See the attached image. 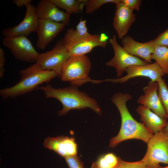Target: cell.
I'll use <instances>...</instances> for the list:
<instances>
[{
  "label": "cell",
  "instance_id": "6da1fadb",
  "mask_svg": "<svg viewBox=\"0 0 168 168\" xmlns=\"http://www.w3.org/2000/svg\"><path fill=\"white\" fill-rule=\"evenodd\" d=\"M131 98L129 94L118 92L111 98L120 113L121 123L119 133L110 141V147H114L120 142L131 139H140L147 143L153 135L143 123L135 120L129 112L126 103Z\"/></svg>",
  "mask_w": 168,
  "mask_h": 168
},
{
  "label": "cell",
  "instance_id": "7a4b0ae2",
  "mask_svg": "<svg viewBox=\"0 0 168 168\" xmlns=\"http://www.w3.org/2000/svg\"><path fill=\"white\" fill-rule=\"evenodd\" d=\"M38 88L43 91L46 98H55L61 103L63 108L58 112V115H66L72 110L86 108L91 109L99 115L101 114V108L96 100L79 90L76 86L56 88L47 84Z\"/></svg>",
  "mask_w": 168,
  "mask_h": 168
},
{
  "label": "cell",
  "instance_id": "3957f363",
  "mask_svg": "<svg viewBox=\"0 0 168 168\" xmlns=\"http://www.w3.org/2000/svg\"><path fill=\"white\" fill-rule=\"evenodd\" d=\"M21 78L13 86L0 90V95L4 99L15 98L34 90L41 84L48 82L57 76L54 71L36 69L31 66L19 71Z\"/></svg>",
  "mask_w": 168,
  "mask_h": 168
},
{
  "label": "cell",
  "instance_id": "277c9868",
  "mask_svg": "<svg viewBox=\"0 0 168 168\" xmlns=\"http://www.w3.org/2000/svg\"><path fill=\"white\" fill-rule=\"evenodd\" d=\"M73 29H68L63 39L64 45L70 56L86 55L95 47L105 48L108 38L104 34L92 35L89 36L81 38L74 34Z\"/></svg>",
  "mask_w": 168,
  "mask_h": 168
},
{
  "label": "cell",
  "instance_id": "5b68a950",
  "mask_svg": "<svg viewBox=\"0 0 168 168\" xmlns=\"http://www.w3.org/2000/svg\"><path fill=\"white\" fill-rule=\"evenodd\" d=\"M91 67V61L86 55L71 56L63 66L60 78L72 85L81 86L91 82L88 74Z\"/></svg>",
  "mask_w": 168,
  "mask_h": 168
},
{
  "label": "cell",
  "instance_id": "8992f818",
  "mask_svg": "<svg viewBox=\"0 0 168 168\" xmlns=\"http://www.w3.org/2000/svg\"><path fill=\"white\" fill-rule=\"evenodd\" d=\"M70 56L61 39L56 42L51 50L39 53L35 64L31 66L37 70L54 71L57 76L61 78L63 66Z\"/></svg>",
  "mask_w": 168,
  "mask_h": 168
},
{
  "label": "cell",
  "instance_id": "52a82bcc",
  "mask_svg": "<svg viewBox=\"0 0 168 168\" xmlns=\"http://www.w3.org/2000/svg\"><path fill=\"white\" fill-rule=\"evenodd\" d=\"M145 155L141 160L148 168H163L159 165H168V136L162 131L154 133L148 142Z\"/></svg>",
  "mask_w": 168,
  "mask_h": 168
},
{
  "label": "cell",
  "instance_id": "ba28073f",
  "mask_svg": "<svg viewBox=\"0 0 168 168\" xmlns=\"http://www.w3.org/2000/svg\"><path fill=\"white\" fill-rule=\"evenodd\" d=\"M109 42L114 52L113 58L107 62L108 66L114 67L117 73V77H121L123 73L129 66L133 65H144L149 63L138 57L128 53L118 43L116 36L114 35L110 39Z\"/></svg>",
  "mask_w": 168,
  "mask_h": 168
},
{
  "label": "cell",
  "instance_id": "9c48e42d",
  "mask_svg": "<svg viewBox=\"0 0 168 168\" xmlns=\"http://www.w3.org/2000/svg\"><path fill=\"white\" fill-rule=\"evenodd\" d=\"M2 44L16 59L20 61L35 62L39 54L27 37H4Z\"/></svg>",
  "mask_w": 168,
  "mask_h": 168
},
{
  "label": "cell",
  "instance_id": "30bf717a",
  "mask_svg": "<svg viewBox=\"0 0 168 168\" xmlns=\"http://www.w3.org/2000/svg\"><path fill=\"white\" fill-rule=\"evenodd\" d=\"M125 76L116 79H106L99 81L111 82L114 83H124L129 79L138 77H147L152 82H158L165 75L163 71L156 62L144 65H133L128 67L126 70Z\"/></svg>",
  "mask_w": 168,
  "mask_h": 168
},
{
  "label": "cell",
  "instance_id": "8fae6325",
  "mask_svg": "<svg viewBox=\"0 0 168 168\" xmlns=\"http://www.w3.org/2000/svg\"><path fill=\"white\" fill-rule=\"evenodd\" d=\"M26 7L25 17L21 22L14 27L6 28L2 31L4 37L26 36L36 31L39 18L36 8L31 3Z\"/></svg>",
  "mask_w": 168,
  "mask_h": 168
},
{
  "label": "cell",
  "instance_id": "7c38bea8",
  "mask_svg": "<svg viewBox=\"0 0 168 168\" xmlns=\"http://www.w3.org/2000/svg\"><path fill=\"white\" fill-rule=\"evenodd\" d=\"M65 26L62 23L48 19L39 18L36 31L38 35L36 44L37 48L40 49H45L62 31Z\"/></svg>",
  "mask_w": 168,
  "mask_h": 168
},
{
  "label": "cell",
  "instance_id": "4fadbf2b",
  "mask_svg": "<svg viewBox=\"0 0 168 168\" xmlns=\"http://www.w3.org/2000/svg\"><path fill=\"white\" fill-rule=\"evenodd\" d=\"M116 6L112 24L118 37L122 39L126 36L135 21V16L133 11L121 1L116 4Z\"/></svg>",
  "mask_w": 168,
  "mask_h": 168
},
{
  "label": "cell",
  "instance_id": "5bb4252c",
  "mask_svg": "<svg viewBox=\"0 0 168 168\" xmlns=\"http://www.w3.org/2000/svg\"><path fill=\"white\" fill-rule=\"evenodd\" d=\"M157 82L150 81L143 88L144 94L140 96L137 102L147 106L161 117L166 118V113L158 94Z\"/></svg>",
  "mask_w": 168,
  "mask_h": 168
},
{
  "label": "cell",
  "instance_id": "9a60e30c",
  "mask_svg": "<svg viewBox=\"0 0 168 168\" xmlns=\"http://www.w3.org/2000/svg\"><path fill=\"white\" fill-rule=\"evenodd\" d=\"M43 145L64 158L77 155V144L73 137L62 136L56 137H48L45 139Z\"/></svg>",
  "mask_w": 168,
  "mask_h": 168
},
{
  "label": "cell",
  "instance_id": "2e32d148",
  "mask_svg": "<svg viewBox=\"0 0 168 168\" xmlns=\"http://www.w3.org/2000/svg\"><path fill=\"white\" fill-rule=\"evenodd\" d=\"M124 49L130 55L140 57L149 63H152V55L155 46L153 40L145 43H141L134 40L130 36H126L121 39Z\"/></svg>",
  "mask_w": 168,
  "mask_h": 168
},
{
  "label": "cell",
  "instance_id": "e0dca14e",
  "mask_svg": "<svg viewBox=\"0 0 168 168\" xmlns=\"http://www.w3.org/2000/svg\"><path fill=\"white\" fill-rule=\"evenodd\" d=\"M35 8L39 18L62 23L66 26L69 24L71 15L60 10L51 0L40 1Z\"/></svg>",
  "mask_w": 168,
  "mask_h": 168
},
{
  "label": "cell",
  "instance_id": "ac0fdd59",
  "mask_svg": "<svg viewBox=\"0 0 168 168\" xmlns=\"http://www.w3.org/2000/svg\"><path fill=\"white\" fill-rule=\"evenodd\" d=\"M136 111L143 123L153 134L162 131L168 124L166 118L161 117L147 106L140 105Z\"/></svg>",
  "mask_w": 168,
  "mask_h": 168
},
{
  "label": "cell",
  "instance_id": "d6986e66",
  "mask_svg": "<svg viewBox=\"0 0 168 168\" xmlns=\"http://www.w3.org/2000/svg\"><path fill=\"white\" fill-rule=\"evenodd\" d=\"M58 7L64 10L66 12L71 14L80 13L85 5L86 0H51Z\"/></svg>",
  "mask_w": 168,
  "mask_h": 168
},
{
  "label": "cell",
  "instance_id": "ffe728a7",
  "mask_svg": "<svg viewBox=\"0 0 168 168\" xmlns=\"http://www.w3.org/2000/svg\"><path fill=\"white\" fill-rule=\"evenodd\" d=\"M152 59H154L159 66L165 74H168V47L157 46L152 55Z\"/></svg>",
  "mask_w": 168,
  "mask_h": 168
},
{
  "label": "cell",
  "instance_id": "44dd1931",
  "mask_svg": "<svg viewBox=\"0 0 168 168\" xmlns=\"http://www.w3.org/2000/svg\"><path fill=\"white\" fill-rule=\"evenodd\" d=\"M118 159L119 157L110 153L101 156L94 163L99 168H114L118 164Z\"/></svg>",
  "mask_w": 168,
  "mask_h": 168
},
{
  "label": "cell",
  "instance_id": "7402d4cb",
  "mask_svg": "<svg viewBox=\"0 0 168 168\" xmlns=\"http://www.w3.org/2000/svg\"><path fill=\"white\" fill-rule=\"evenodd\" d=\"M158 94L168 119V88L164 80L162 78L158 82Z\"/></svg>",
  "mask_w": 168,
  "mask_h": 168
},
{
  "label": "cell",
  "instance_id": "603a6c76",
  "mask_svg": "<svg viewBox=\"0 0 168 168\" xmlns=\"http://www.w3.org/2000/svg\"><path fill=\"white\" fill-rule=\"evenodd\" d=\"M120 1V0H86L85 3L86 13H91L104 4L112 3L116 4Z\"/></svg>",
  "mask_w": 168,
  "mask_h": 168
},
{
  "label": "cell",
  "instance_id": "cb8c5ba5",
  "mask_svg": "<svg viewBox=\"0 0 168 168\" xmlns=\"http://www.w3.org/2000/svg\"><path fill=\"white\" fill-rule=\"evenodd\" d=\"M86 22V20H83L81 18L76 26V29H73L74 33L77 37L85 38L91 35L88 32Z\"/></svg>",
  "mask_w": 168,
  "mask_h": 168
},
{
  "label": "cell",
  "instance_id": "d4e9b609",
  "mask_svg": "<svg viewBox=\"0 0 168 168\" xmlns=\"http://www.w3.org/2000/svg\"><path fill=\"white\" fill-rule=\"evenodd\" d=\"M114 168H148L142 160L134 162L124 161L119 157L118 162Z\"/></svg>",
  "mask_w": 168,
  "mask_h": 168
},
{
  "label": "cell",
  "instance_id": "484cf974",
  "mask_svg": "<svg viewBox=\"0 0 168 168\" xmlns=\"http://www.w3.org/2000/svg\"><path fill=\"white\" fill-rule=\"evenodd\" d=\"M155 47L164 46L168 47V28L153 40Z\"/></svg>",
  "mask_w": 168,
  "mask_h": 168
},
{
  "label": "cell",
  "instance_id": "4316f807",
  "mask_svg": "<svg viewBox=\"0 0 168 168\" xmlns=\"http://www.w3.org/2000/svg\"><path fill=\"white\" fill-rule=\"evenodd\" d=\"M65 159L69 168H84L83 164L77 155L68 156Z\"/></svg>",
  "mask_w": 168,
  "mask_h": 168
},
{
  "label": "cell",
  "instance_id": "83f0119b",
  "mask_svg": "<svg viewBox=\"0 0 168 168\" xmlns=\"http://www.w3.org/2000/svg\"><path fill=\"white\" fill-rule=\"evenodd\" d=\"M120 1L133 11H138L142 2L141 0H120Z\"/></svg>",
  "mask_w": 168,
  "mask_h": 168
},
{
  "label": "cell",
  "instance_id": "f1b7e54d",
  "mask_svg": "<svg viewBox=\"0 0 168 168\" xmlns=\"http://www.w3.org/2000/svg\"><path fill=\"white\" fill-rule=\"evenodd\" d=\"M5 57L4 52L1 48H0V78H2L5 72L4 65Z\"/></svg>",
  "mask_w": 168,
  "mask_h": 168
},
{
  "label": "cell",
  "instance_id": "f546056e",
  "mask_svg": "<svg viewBox=\"0 0 168 168\" xmlns=\"http://www.w3.org/2000/svg\"><path fill=\"white\" fill-rule=\"evenodd\" d=\"M32 1V0H14L12 2L17 7H20L24 6L26 7Z\"/></svg>",
  "mask_w": 168,
  "mask_h": 168
},
{
  "label": "cell",
  "instance_id": "4dcf8cb0",
  "mask_svg": "<svg viewBox=\"0 0 168 168\" xmlns=\"http://www.w3.org/2000/svg\"><path fill=\"white\" fill-rule=\"evenodd\" d=\"M162 131L164 134L168 136V124Z\"/></svg>",
  "mask_w": 168,
  "mask_h": 168
},
{
  "label": "cell",
  "instance_id": "1f68e13d",
  "mask_svg": "<svg viewBox=\"0 0 168 168\" xmlns=\"http://www.w3.org/2000/svg\"><path fill=\"white\" fill-rule=\"evenodd\" d=\"M91 168H99L95 164L94 162H93Z\"/></svg>",
  "mask_w": 168,
  "mask_h": 168
},
{
  "label": "cell",
  "instance_id": "d6a6232c",
  "mask_svg": "<svg viewBox=\"0 0 168 168\" xmlns=\"http://www.w3.org/2000/svg\"><path fill=\"white\" fill-rule=\"evenodd\" d=\"M163 168H168V165L166 167H163Z\"/></svg>",
  "mask_w": 168,
  "mask_h": 168
}]
</instances>
